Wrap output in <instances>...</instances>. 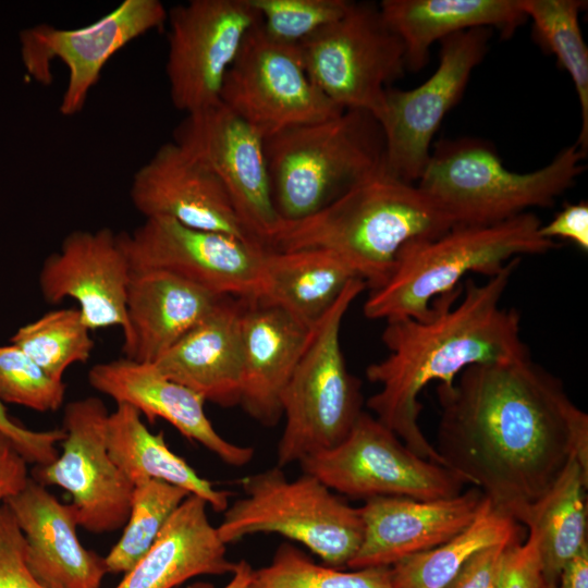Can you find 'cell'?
<instances>
[{
    "mask_svg": "<svg viewBox=\"0 0 588 588\" xmlns=\"http://www.w3.org/2000/svg\"><path fill=\"white\" fill-rule=\"evenodd\" d=\"M437 396L443 464L520 524L572 458L588 469V415L530 352L469 366Z\"/></svg>",
    "mask_w": 588,
    "mask_h": 588,
    "instance_id": "1",
    "label": "cell"
},
{
    "mask_svg": "<svg viewBox=\"0 0 588 588\" xmlns=\"http://www.w3.org/2000/svg\"><path fill=\"white\" fill-rule=\"evenodd\" d=\"M0 431L14 444L27 463L44 466L58 456L57 444L64 438L63 429L32 430L16 421L8 414L0 401Z\"/></svg>",
    "mask_w": 588,
    "mask_h": 588,
    "instance_id": "39",
    "label": "cell"
},
{
    "mask_svg": "<svg viewBox=\"0 0 588 588\" xmlns=\"http://www.w3.org/2000/svg\"><path fill=\"white\" fill-rule=\"evenodd\" d=\"M66 385L52 379L14 344L0 345V401L37 412L58 411Z\"/></svg>",
    "mask_w": 588,
    "mask_h": 588,
    "instance_id": "37",
    "label": "cell"
},
{
    "mask_svg": "<svg viewBox=\"0 0 588 588\" xmlns=\"http://www.w3.org/2000/svg\"><path fill=\"white\" fill-rule=\"evenodd\" d=\"M542 588H556V585L555 584H551V583H543V586Z\"/></svg>",
    "mask_w": 588,
    "mask_h": 588,
    "instance_id": "46",
    "label": "cell"
},
{
    "mask_svg": "<svg viewBox=\"0 0 588 588\" xmlns=\"http://www.w3.org/2000/svg\"><path fill=\"white\" fill-rule=\"evenodd\" d=\"M189 495L159 480L134 485L131 509L119 541L105 558L108 573H127L156 541L173 512Z\"/></svg>",
    "mask_w": 588,
    "mask_h": 588,
    "instance_id": "34",
    "label": "cell"
},
{
    "mask_svg": "<svg viewBox=\"0 0 588 588\" xmlns=\"http://www.w3.org/2000/svg\"><path fill=\"white\" fill-rule=\"evenodd\" d=\"M207 507L206 501L189 494L115 588H176L196 576L232 574L236 563L228 559Z\"/></svg>",
    "mask_w": 588,
    "mask_h": 588,
    "instance_id": "26",
    "label": "cell"
},
{
    "mask_svg": "<svg viewBox=\"0 0 588 588\" xmlns=\"http://www.w3.org/2000/svg\"><path fill=\"white\" fill-rule=\"evenodd\" d=\"M540 234L553 241H571L583 252H588V204H566L550 222L541 224Z\"/></svg>",
    "mask_w": 588,
    "mask_h": 588,
    "instance_id": "42",
    "label": "cell"
},
{
    "mask_svg": "<svg viewBox=\"0 0 588 588\" xmlns=\"http://www.w3.org/2000/svg\"><path fill=\"white\" fill-rule=\"evenodd\" d=\"M379 9L402 41L411 71L421 70L432 44L453 34L494 28L509 38L527 22L519 0H383Z\"/></svg>",
    "mask_w": 588,
    "mask_h": 588,
    "instance_id": "27",
    "label": "cell"
},
{
    "mask_svg": "<svg viewBox=\"0 0 588 588\" xmlns=\"http://www.w3.org/2000/svg\"><path fill=\"white\" fill-rule=\"evenodd\" d=\"M243 299L220 303L154 365L167 378L221 407L240 405Z\"/></svg>",
    "mask_w": 588,
    "mask_h": 588,
    "instance_id": "25",
    "label": "cell"
},
{
    "mask_svg": "<svg viewBox=\"0 0 588 588\" xmlns=\"http://www.w3.org/2000/svg\"><path fill=\"white\" fill-rule=\"evenodd\" d=\"M525 538L505 540L476 552L443 588H498L510 548Z\"/></svg>",
    "mask_w": 588,
    "mask_h": 588,
    "instance_id": "40",
    "label": "cell"
},
{
    "mask_svg": "<svg viewBox=\"0 0 588 588\" xmlns=\"http://www.w3.org/2000/svg\"><path fill=\"white\" fill-rule=\"evenodd\" d=\"M485 494L470 486L451 498L418 500L378 497L360 506L362 544L347 568L390 567L428 551L464 530L476 518Z\"/></svg>",
    "mask_w": 588,
    "mask_h": 588,
    "instance_id": "19",
    "label": "cell"
},
{
    "mask_svg": "<svg viewBox=\"0 0 588 588\" xmlns=\"http://www.w3.org/2000/svg\"><path fill=\"white\" fill-rule=\"evenodd\" d=\"M220 101L264 138L345 110L313 83L298 46L269 37L260 20L247 34L226 72Z\"/></svg>",
    "mask_w": 588,
    "mask_h": 588,
    "instance_id": "11",
    "label": "cell"
},
{
    "mask_svg": "<svg viewBox=\"0 0 588 588\" xmlns=\"http://www.w3.org/2000/svg\"><path fill=\"white\" fill-rule=\"evenodd\" d=\"M544 583L536 538L532 534L514 543L504 560L498 588H542Z\"/></svg>",
    "mask_w": 588,
    "mask_h": 588,
    "instance_id": "41",
    "label": "cell"
},
{
    "mask_svg": "<svg viewBox=\"0 0 588 588\" xmlns=\"http://www.w3.org/2000/svg\"><path fill=\"white\" fill-rule=\"evenodd\" d=\"M132 273L119 233L108 228L76 230L46 258L39 289L49 304L74 299L90 331L114 326L123 329Z\"/></svg>",
    "mask_w": 588,
    "mask_h": 588,
    "instance_id": "18",
    "label": "cell"
},
{
    "mask_svg": "<svg viewBox=\"0 0 588 588\" xmlns=\"http://www.w3.org/2000/svg\"><path fill=\"white\" fill-rule=\"evenodd\" d=\"M541 220L525 212L490 225H454L443 234L408 242L385 282L371 290L363 311L371 320L431 317L432 302L460 287L470 273L488 278L523 255L562 246L540 234Z\"/></svg>",
    "mask_w": 588,
    "mask_h": 588,
    "instance_id": "4",
    "label": "cell"
},
{
    "mask_svg": "<svg viewBox=\"0 0 588 588\" xmlns=\"http://www.w3.org/2000/svg\"><path fill=\"white\" fill-rule=\"evenodd\" d=\"M90 332L78 308H61L22 326L10 341L52 379L63 381L69 367L89 359L95 345Z\"/></svg>",
    "mask_w": 588,
    "mask_h": 588,
    "instance_id": "33",
    "label": "cell"
},
{
    "mask_svg": "<svg viewBox=\"0 0 588 588\" xmlns=\"http://www.w3.org/2000/svg\"><path fill=\"white\" fill-rule=\"evenodd\" d=\"M166 73L173 106L185 114L220 102L224 77L259 23L250 0H191L168 12Z\"/></svg>",
    "mask_w": 588,
    "mask_h": 588,
    "instance_id": "14",
    "label": "cell"
},
{
    "mask_svg": "<svg viewBox=\"0 0 588 588\" xmlns=\"http://www.w3.org/2000/svg\"><path fill=\"white\" fill-rule=\"evenodd\" d=\"M317 88L342 109L363 110L378 121L389 84L405 69L400 38L384 22L379 4L351 1L346 11L298 45Z\"/></svg>",
    "mask_w": 588,
    "mask_h": 588,
    "instance_id": "9",
    "label": "cell"
},
{
    "mask_svg": "<svg viewBox=\"0 0 588 588\" xmlns=\"http://www.w3.org/2000/svg\"><path fill=\"white\" fill-rule=\"evenodd\" d=\"M107 446L112 461L133 485L163 481L203 499L217 513L228 509L231 493L216 489L172 452L163 431L151 432L136 408L117 404V409L109 414Z\"/></svg>",
    "mask_w": 588,
    "mask_h": 588,
    "instance_id": "28",
    "label": "cell"
},
{
    "mask_svg": "<svg viewBox=\"0 0 588 588\" xmlns=\"http://www.w3.org/2000/svg\"><path fill=\"white\" fill-rule=\"evenodd\" d=\"M253 567L250 564L241 560L236 562L234 572L232 573V578L223 588H247L250 578H252ZM186 588H215L213 585L209 583H195L187 586Z\"/></svg>",
    "mask_w": 588,
    "mask_h": 588,
    "instance_id": "45",
    "label": "cell"
},
{
    "mask_svg": "<svg viewBox=\"0 0 588 588\" xmlns=\"http://www.w3.org/2000/svg\"><path fill=\"white\" fill-rule=\"evenodd\" d=\"M584 158L573 144L544 167L518 173L506 169L495 150L478 139L442 140L417 185L454 225H490L532 208L551 207L575 184Z\"/></svg>",
    "mask_w": 588,
    "mask_h": 588,
    "instance_id": "6",
    "label": "cell"
},
{
    "mask_svg": "<svg viewBox=\"0 0 588 588\" xmlns=\"http://www.w3.org/2000/svg\"><path fill=\"white\" fill-rule=\"evenodd\" d=\"M173 142L221 182L244 228L265 247L280 219L262 135L220 101L186 114Z\"/></svg>",
    "mask_w": 588,
    "mask_h": 588,
    "instance_id": "16",
    "label": "cell"
},
{
    "mask_svg": "<svg viewBox=\"0 0 588 588\" xmlns=\"http://www.w3.org/2000/svg\"><path fill=\"white\" fill-rule=\"evenodd\" d=\"M223 297L166 271H133L122 329L124 357L155 364Z\"/></svg>",
    "mask_w": 588,
    "mask_h": 588,
    "instance_id": "24",
    "label": "cell"
},
{
    "mask_svg": "<svg viewBox=\"0 0 588 588\" xmlns=\"http://www.w3.org/2000/svg\"><path fill=\"white\" fill-rule=\"evenodd\" d=\"M0 588H47L29 571L24 536L4 503L0 504Z\"/></svg>",
    "mask_w": 588,
    "mask_h": 588,
    "instance_id": "38",
    "label": "cell"
},
{
    "mask_svg": "<svg viewBox=\"0 0 588 588\" xmlns=\"http://www.w3.org/2000/svg\"><path fill=\"white\" fill-rule=\"evenodd\" d=\"M452 226L427 193L390 173L383 163L311 216L279 220L265 248L332 252L375 290L388 279L404 245Z\"/></svg>",
    "mask_w": 588,
    "mask_h": 588,
    "instance_id": "3",
    "label": "cell"
},
{
    "mask_svg": "<svg viewBox=\"0 0 588 588\" xmlns=\"http://www.w3.org/2000/svg\"><path fill=\"white\" fill-rule=\"evenodd\" d=\"M489 28H473L440 41L439 65L419 86L387 88L378 122L384 142L385 169L396 177L418 182L428 160L432 138L446 113L461 99L474 69L485 58Z\"/></svg>",
    "mask_w": 588,
    "mask_h": 588,
    "instance_id": "13",
    "label": "cell"
},
{
    "mask_svg": "<svg viewBox=\"0 0 588 588\" xmlns=\"http://www.w3.org/2000/svg\"><path fill=\"white\" fill-rule=\"evenodd\" d=\"M272 199L280 220L319 211L379 169L383 134L363 110L286 128L265 138Z\"/></svg>",
    "mask_w": 588,
    "mask_h": 588,
    "instance_id": "5",
    "label": "cell"
},
{
    "mask_svg": "<svg viewBox=\"0 0 588 588\" xmlns=\"http://www.w3.org/2000/svg\"><path fill=\"white\" fill-rule=\"evenodd\" d=\"M517 538H525L520 523L487 498L464 530L433 549L390 566L392 584L395 588H443L476 552Z\"/></svg>",
    "mask_w": 588,
    "mask_h": 588,
    "instance_id": "31",
    "label": "cell"
},
{
    "mask_svg": "<svg viewBox=\"0 0 588 588\" xmlns=\"http://www.w3.org/2000/svg\"><path fill=\"white\" fill-rule=\"evenodd\" d=\"M28 480L26 460L0 431V504L20 492Z\"/></svg>",
    "mask_w": 588,
    "mask_h": 588,
    "instance_id": "43",
    "label": "cell"
},
{
    "mask_svg": "<svg viewBox=\"0 0 588 588\" xmlns=\"http://www.w3.org/2000/svg\"><path fill=\"white\" fill-rule=\"evenodd\" d=\"M3 503L24 536L27 566L44 586L101 588L108 573L105 558L79 542L71 504L60 502L32 478Z\"/></svg>",
    "mask_w": 588,
    "mask_h": 588,
    "instance_id": "22",
    "label": "cell"
},
{
    "mask_svg": "<svg viewBox=\"0 0 588 588\" xmlns=\"http://www.w3.org/2000/svg\"><path fill=\"white\" fill-rule=\"evenodd\" d=\"M244 497L229 505L217 527L228 544L259 534L299 542L327 565L347 567L364 536L359 507L347 504L316 477L290 480L275 466L240 480Z\"/></svg>",
    "mask_w": 588,
    "mask_h": 588,
    "instance_id": "8",
    "label": "cell"
},
{
    "mask_svg": "<svg viewBox=\"0 0 588 588\" xmlns=\"http://www.w3.org/2000/svg\"><path fill=\"white\" fill-rule=\"evenodd\" d=\"M304 324L264 299H243L241 342L243 377L240 405L256 421L275 426L281 397L311 334Z\"/></svg>",
    "mask_w": 588,
    "mask_h": 588,
    "instance_id": "23",
    "label": "cell"
},
{
    "mask_svg": "<svg viewBox=\"0 0 588 588\" xmlns=\"http://www.w3.org/2000/svg\"><path fill=\"white\" fill-rule=\"evenodd\" d=\"M298 463L303 473L332 491L365 501L378 497L451 498L467 485L460 474L413 452L365 412L341 443Z\"/></svg>",
    "mask_w": 588,
    "mask_h": 588,
    "instance_id": "10",
    "label": "cell"
},
{
    "mask_svg": "<svg viewBox=\"0 0 588 588\" xmlns=\"http://www.w3.org/2000/svg\"><path fill=\"white\" fill-rule=\"evenodd\" d=\"M130 196L145 219L169 218L192 229L258 244L221 182L173 140L162 144L135 172Z\"/></svg>",
    "mask_w": 588,
    "mask_h": 588,
    "instance_id": "20",
    "label": "cell"
},
{
    "mask_svg": "<svg viewBox=\"0 0 588 588\" xmlns=\"http://www.w3.org/2000/svg\"><path fill=\"white\" fill-rule=\"evenodd\" d=\"M109 414L95 396L70 402L63 414L62 451L35 471L39 483L71 494L78 526L93 534L113 532L125 525L134 490L108 451Z\"/></svg>",
    "mask_w": 588,
    "mask_h": 588,
    "instance_id": "15",
    "label": "cell"
},
{
    "mask_svg": "<svg viewBox=\"0 0 588 588\" xmlns=\"http://www.w3.org/2000/svg\"><path fill=\"white\" fill-rule=\"evenodd\" d=\"M265 292L260 299L279 306L313 328L356 279L351 267L326 249L264 250Z\"/></svg>",
    "mask_w": 588,
    "mask_h": 588,
    "instance_id": "29",
    "label": "cell"
},
{
    "mask_svg": "<svg viewBox=\"0 0 588 588\" xmlns=\"http://www.w3.org/2000/svg\"><path fill=\"white\" fill-rule=\"evenodd\" d=\"M520 258L509 261L485 283L466 279L431 304L430 318L387 321L381 339L388 355L366 368L380 390L367 400L375 417L413 452L445 466L419 427L418 397L429 383L451 387L467 367L504 362L529 351L520 338V317L501 299Z\"/></svg>",
    "mask_w": 588,
    "mask_h": 588,
    "instance_id": "2",
    "label": "cell"
},
{
    "mask_svg": "<svg viewBox=\"0 0 588 588\" xmlns=\"http://www.w3.org/2000/svg\"><path fill=\"white\" fill-rule=\"evenodd\" d=\"M587 487L588 469L574 457L523 522L536 538L546 583L556 585L565 563L588 544Z\"/></svg>",
    "mask_w": 588,
    "mask_h": 588,
    "instance_id": "30",
    "label": "cell"
},
{
    "mask_svg": "<svg viewBox=\"0 0 588 588\" xmlns=\"http://www.w3.org/2000/svg\"><path fill=\"white\" fill-rule=\"evenodd\" d=\"M133 271L161 270L212 293L241 299L262 298L264 250L232 235L150 218L119 233Z\"/></svg>",
    "mask_w": 588,
    "mask_h": 588,
    "instance_id": "12",
    "label": "cell"
},
{
    "mask_svg": "<svg viewBox=\"0 0 588 588\" xmlns=\"http://www.w3.org/2000/svg\"><path fill=\"white\" fill-rule=\"evenodd\" d=\"M348 0H250L264 32L272 39L298 46L339 19Z\"/></svg>",
    "mask_w": 588,
    "mask_h": 588,
    "instance_id": "36",
    "label": "cell"
},
{
    "mask_svg": "<svg viewBox=\"0 0 588 588\" xmlns=\"http://www.w3.org/2000/svg\"><path fill=\"white\" fill-rule=\"evenodd\" d=\"M365 289L362 279H353L311 329L281 397L285 424L277 448L280 468L341 443L363 412L360 381L347 369L340 332Z\"/></svg>",
    "mask_w": 588,
    "mask_h": 588,
    "instance_id": "7",
    "label": "cell"
},
{
    "mask_svg": "<svg viewBox=\"0 0 588 588\" xmlns=\"http://www.w3.org/2000/svg\"><path fill=\"white\" fill-rule=\"evenodd\" d=\"M534 38L554 54L558 64L571 76L580 106L581 125L577 142L586 156L588 147V49L579 26L583 0H519Z\"/></svg>",
    "mask_w": 588,
    "mask_h": 588,
    "instance_id": "32",
    "label": "cell"
},
{
    "mask_svg": "<svg viewBox=\"0 0 588 588\" xmlns=\"http://www.w3.org/2000/svg\"><path fill=\"white\" fill-rule=\"evenodd\" d=\"M168 11L159 0H124L84 27L57 28L40 24L21 36L23 60L40 83L51 82L50 64L60 60L69 71L60 112L70 117L83 110L109 59L124 46L159 28Z\"/></svg>",
    "mask_w": 588,
    "mask_h": 588,
    "instance_id": "17",
    "label": "cell"
},
{
    "mask_svg": "<svg viewBox=\"0 0 588 588\" xmlns=\"http://www.w3.org/2000/svg\"><path fill=\"white\" fill-rule=\"evenodd\" d=\"M89 384L117 404H127L150 422L160 418L230 466H244L254 449L224 439L205 413L206 401L187 387L162 375L154 364L125 357L93 366Z\"/></svg>",
    "mask_w": 588,
    "mask_h": 588,
    "instance_id": "21",
    "label": "cell"
},
{
    "mask_svg": "<svg viewBox=\"0 0 588 588\" xmlns=\"http://www.w3.org/2000/svg\"><path fill=\"white\" fill-rule=\"evenodd\" d=\"M556 588H588V544L565 563Z\"/></svg>",
    "mask_w": 588,
    "mask_h": 588,
    "instance_id": "44",
    "label": "cell"
},
{
    "mask_svg": "<svg viewBox=\"0 0 588 588\" xmlns=\"http://www.w3.org/2000/svg\"><path fill=\"white\" fill-rule=\"evenodd\" d=\"M247 588H395L390 567L344 571L316 563L291 543H282L271 562L253 569Z\"/></svg>",
    "mask_w": 588,
    "mask_h": 588,
    "instance_id": "35",
    "label": "cell"
}]
</instances>
